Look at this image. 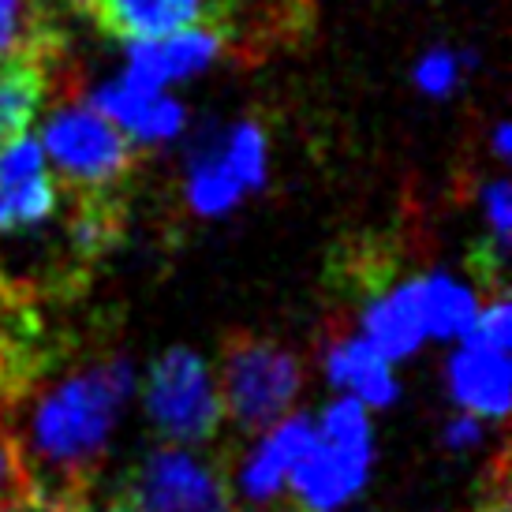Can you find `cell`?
<instances>
[{"label": "cell", "instance_id": "1", "mask_svg": "<svg viewBox=\"0 0 512 512\" xmlns=\"http://www.w3.org/2000/svg\"><path fill=\"white\" fill-rule=\"evenodd\" d=\"M135 389L128 356H105L68 370L60 382L34 385L23 427H12L34 483V512H90L116 412Z\"/></svg>", "mask_w": 512, "mask_h": 512}, {"label": "cell", "instance_id": "2", "mask_svg": "<svg viewBox=\"0 0 512 512\" xmlns=\"http://www.w3.org/2000/svg\"><path fill=\"white\" fill-rule=\"evenodd\" d=\"M214 385L221 412H228L243 434H258L292 412L303 385V363L281 341L236 329L221 341Z\"/></svg>", "mask_w": 512, "mask_h": 512}, {"label": "cell", "instance_id": "3", "mask_svg": "<svg viewBox=\"0 0 512 512\" xmlns=\"http://www.w3.org/2000/svg\"><path fill=\"white\" fill-rule=\"evenodd\" d=\"M370 475V419L356 397L333 400L314 427V445L288 475L299 512H333L363 490Z\"/></svg>", "mask_w": 512, "mask_h": 512}, {"label": "cell", "instance_id": "4", "mask_svg": "<svg viewBox=\"0 0 512 512\" xmlns=\"http://www.w3.org/2000/svg\"><path fill=\"white\" fill-rule=\"evenodd\" d=\"M38 143L75 195H109V187L120 184L135 165L131 139L90 105L57 109L45 120Z\"/></svg>", "mask_w": 512, "mask_h": 512}, {"label": "cell", "instance_id": "5", "mask_svg": "<svg viewBox=\"0 0 512 512\" xmlns=\"http://www.w3.org/2000/svg\"><path fill=\"white\" fill-rule=\"evenodd\" d=\"M146 415L172 445H206L221 427L214 374L195 348H169L146 378Z\"/></svg>", "mask_w": 512, "mask_h": 512}, {"label": "cell", "instance_id": "6", "mask_svg": "<svg viewBox=\"0 0 512 512\" xmlns=\"http://www.w3.org/2000/svg\"><path fill=\"white\" fill-rule=\"evenodd\" d=\"M124 505L135 512H240L225 468L180 445L143 456L124 479Z\"/></svg>", "mask_w": 512, "mask_h": 512}, {"label": "cell", "instance_id": "7", "mask_svg": "<svg viewBox=\"0 0 512 512\" xmlns=\"http://www.w3.org/2000/svg\"><path fill=\"white\" fill-rule=\"evenodd\" d=\"M94 15L124 42H157L191 27L228 30V0H98Z\"/></svg>", "mask_w": 512, "mask_h": 512}, {"label": "cell", "instance_id": "8", "mask_svg": "<svg viewBox=\"0 0 512 512\" xmlns=\"http://www.w3.org/2000/svg\"><path fill=\"white\" fill-rule=\"evenodd\" d=\"M225 45V30L217 27H191L157 42H128V68L120 83L139 90V94H161V86L172 79L202 72L214 64Z\"/></svg>", "mask_w": 512, "mask_h": 512}, {"label": "cell", "instance_id": "9", "mask_svg": "<svg viewBox=\"0 0 512 512\" xmlns=\"http://www.w3.org/2000/svg\"><path fill=\"white\" fill-rule=\"evenodd\" d=\"M49 352L38 344V322L34 311L19 296L0 299V415L8 419L23 400L42 385L49 370Z\"/></svg>", "mask_w": 512, "mask_h": 512}, {"label": "cell", "instance_id": "10", "mask_svg": "<svg viewBox=\"0 0 512 512\" xmlns=\"http://www.w3.org/2000/svg\"><path fill=\"white\" fill-rule=\"evenodd\" d=\"M314 445V423L307 415H288L262 438L255 453L240 468V490L251 505H270L281 498L288 475Z\"/></svg>", "mask_w": 512, "mask_h": 512}, {"label": "cell", "instance_id": "11", "mask_svg": "<svg viewBox=\"0 0 512 512\" xmlns=\"http://www.w3.org/2000/svg\"><path fill=\"white\" fill-rule=\"evenodd\" d=\"M90 109L105 116L120 135H128L135 143H165L184 128V105L180 101L165 98V94H139L120 79L98 86Z\"/></svg>", "mask_w": 512, "mask_h": 512}, {"label": "cell", "instance_id": "12", "mask_svg": "<svg viewBox=\"0 0 512 512\" xmlns=\"http://www.w3.org/2000/svg\"><path fill=\"white\" fill-rule=\"evenodd\" d=\"M423 314H419V277L385 288L363 311V341L389 363L412 356L423 344Z\"/></svg>", "mask_w": 512, "mask_h": 512}, {"label": "cell", "instance_id": "13", "mask_svg": "<svg viewBox=\"0 0 512 512\" xmlns=\"http://www.w3.org/2000/svg\"><path fill=\"white\" fill-rule=\"evenodd\" d=\"M509 389L512 370L501 352L483 348H460L449 359V393L456 404H464L475 419H505L509 415Z\"/></svg>", "mask_w": 512, "mask_h": 512}, {"label": "cell", "instance_id": "14", "mask_svg": "<svg viewBox=\"0 0 512 512\" xmlns=\"http://www.w3.org/2000/svg\"><path fill=\"white\" fill-rule=\"evenodd\" d=\"M326 378L348 389L363 408H389L397 400V378L363 337L337 333L326 344Z\"/></svg>", "mask_w": 512, "mask_h": 512}, {"label": "cell", "instance_id": "15", "mask_svg": "<svg viewBox=\"0 0 512 512\" xmlns=\"http://www.w3.org/2000/svg\"><path fill=\"white\" fill-rule=\"evenodd\" d=\"M49 60H53V45L30 49L0 64V143L27 135L49 86Z\"/></svg>", "mask_w": 512, "mask_h": 512}, {"label": "cell", "instance_id": "16", "mask_svg": "<svg viewBox=\"0 0 512 512\" xmlns=\"http://www.w3.org/2000/svg\"><path fill=\"white\" fill-rule=\"evenodd\" d=\"M419 314H423V333L427 337H464L475 322V292L445 273L419 277Z\"/></svg>", "mask_w": 512, "mask_h": 512}, {"label": "cell", "instance_id": "17", "mask_svg": "<svg viewBox=\"0 0 512 512\" xmlns=\"http://www.w3.org/2000/svg\"><path fill=\"white\" fill-rule=\"evenodd\" d=\"M53 210H57V184L49 172L15 180V184H0V232L42 225L45 217H53Z\"/></svg>", "mask_w": 512, "mask_h": 512}, {"label": "cell", "instance_id": "18", "mask_svg": "<svg viewBox=\"0 0 512 512\" xmlns=\"http://www.w3.org/2000/svg\"><path fill=\"white\" fill-rule=\"evenodd\" d=\"M243 187L236 184V176L225 169L221 154L206 150L191 161V180H187V206L202 217L228 214L240 202Z\"/></svg>", "mask_w": 512, "mask_h": 512}, {"label": "cell", "instance_id": "19", "mask_svg": "<svg viewBox=\"0 0 512 512\" xmlns=\"http://www.w3.org/2000/svg\"><path fill=\"white\" fill-rule=\"evenodd\" d=\"M45 45H53V38L38 0H0V64Z\"/></svg>", "mask_w": 512, "mask_h": 512}, {"label": "cell", "instance_id": "20", "mask_svg": "<svg viewBox=\"0 0 512 512\" xmlns=\"http://www.w3.org/2000/svg\"><path fill=\"white\" fill-rule=\"evenodd\" d=\"M221 161L243 191H255L266 180V135L258 124H236L221 143Z\"/></svg>", "mask_w": 512, "mask_h": 512}, {"label": "cell", "instance_id": "21", "mask_svg": "<svg viewBox=\"0 0 512 512\" xmlns=\"http://www.w3.org/2000/svg\"><path fill=\"white\" fill-rule=\"evenodd\" d=\"M34 483L27 475L19 441L12 434V423L0 415V512H34Z\"/></svg>", "mask_w": 512, "mask_h": 512}, {"label": "cell", "instance_id": "22", "mask_svg": "<svg viewBox=\"0 0 512 512\" xmlns=\"http://www.w3.org/2000/svg\"><path fill=\"white\" fill-rule=\"evenodd\" d=\"M512 344V311H509V296L498 292L490 296L483 311L475 314V322L464 333V348H483V352H509Z\"/></svg>", "mask_w": 512, "mask_h": 512}, {"label": "cell", "instance_id": "23", "mask_svg": "<svg viewBox=\"0 0 512 512\" xmlns=\"http://www.w3.org/2000/svg\"><path fill=\"white\" fill-rule=\"evenodd\" d=\"M471 53H449V49H434L427 57L419 60V68H415V86L430 94V98H445V94H453L456 83H460V72L471 64Z\"/></svg>", "mask_w": 512, "mask_h": 512}, {"label": "cell", "instance_id": "24", "mask_svg": "<svg viewBox=\"0 0 512 512\" xmlns=\"http://www.w3.org/2000/svg\"><path fill=\"white\" fill-rule=\"evenodd\" d=\"M45 172L42 143L34 135H19L12 143H0V184H15V180H30Z\"/></svg>", "mask_w": 512, "mask_h": 512}, {"label": "cell", "instance_id": "25", "mask_svg": "<svg viewBox=\"0 0 512 512\" xmlns=\"http://www.w3.org/2000/svg\"><path fill=\"white\" fill-rule=\"evenodd\" d=\"M483 210H486L490 228H494V243L509 251V236H512V187H509V180H494V184L486 187Z\"/></svg>", "mask_w": 512, "mask_h": 512}, {"label": "cell", "instance_id": "26", "mask_svg": "<svg viewBox=\"0 0 512 512\" xmlns=\"http://www.w3.org/2000/svg\"><path fill=\"white\" fill-rule=\"evenodd\" d=\"M479 441H483V427H479L475 415H460V419H453V423L445 427V445L456 449V453H468Z\"/></svg>", "mask_w": 512, "mask_h": 512}, {"label": "cell", "instance_id": "27", "mask_svg": "<svg viewBox=\"0 0 512 512\" xmlns=\"http://www.w3.org/2000/svg\"><path fill=\"white\" fill-rule=\"evenodd\" d=\"M494 483H490V494L483 498L479 512H509V486H505V456H498V464H494V475H490Z\"/></svg>", "mask_w": 512, "mask_h": 512}, {"label": "cell", "instance_id": "28", "mask_svg": "<svg viewBox=\"0 0 512 512\" xmlns=\"http://www.w3.org/2000/svg\"><path fill=\"white\" fill-rule=\"evenodd\" d=\"M509 150H512V131L509 124H498V131H494V154L509 157Z\"/></svg>", "mask_w": 512, "mask_h": 512}, {"label": "cell", "instance_id": "29", "mask_svg": "<svg viewBox=\"0 0 512 512\" xmlns=\"http://www.w3.org/2000/svg\"><path fill=\"white\" fill-rule=\"evenodd\" d=\"M68 4H75V8H86V12H94V4H98V0H68Z\"/></svg>", "mask_w": 512, "mask_h": 512}, {"label": "cell", "instance_id": "30", "mask_svg": "<svg viewBox=\"0 0 512 512\" xmlns=\"http://www.w3.org/2000/svg\"><path fill=\"white\" fill-rule=\"evenodd\" d=\"M101 512H135L131 505H124V501H116V505H109V509H101Z\"/></svg>", "mask_w": 512, "mask_h": 512}, {"label": "cell", "instance_id": "31", "mask_svg": "<svg viewBox=\"0 0 512 512\" xmlns=\"http://www.w3.org/2000/svg\"><path fill=\"white\" fill-rule=\"evenodd\" d=\"M8 296H12V288H8V281L0 277V299H8Z\"/></svg>", "mask_w": 512, "mask_h": 512}]
</instances>
